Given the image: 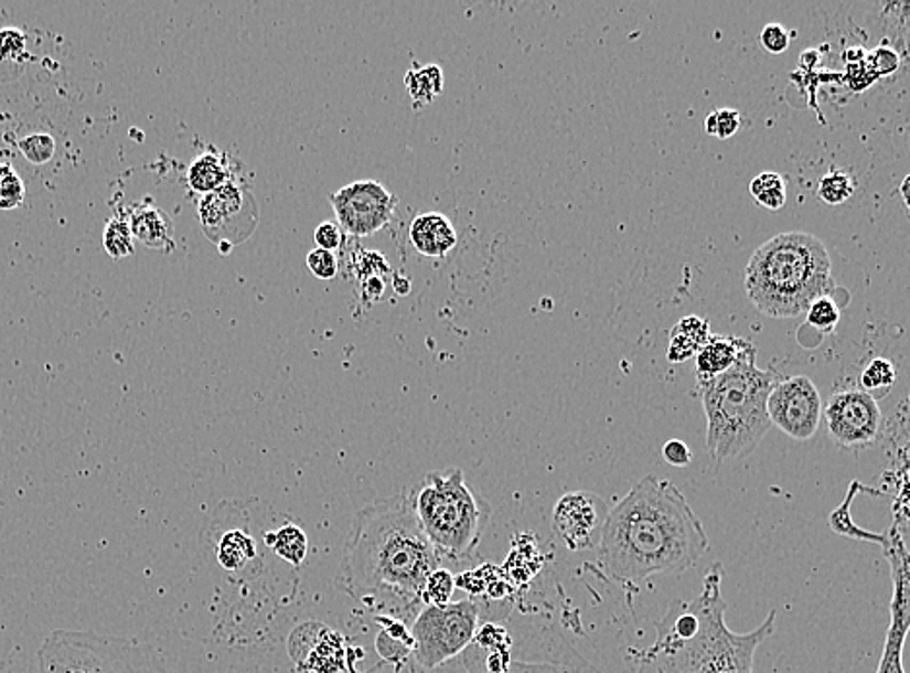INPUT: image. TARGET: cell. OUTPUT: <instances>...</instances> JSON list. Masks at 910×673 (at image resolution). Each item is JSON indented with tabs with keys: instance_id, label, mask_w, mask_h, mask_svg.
<instances>
[{
	"instance_id": "e0dca14e",
	"label": "cell",
	"mask_w": 910,
	"mask_h": 673,
	"mask_svg": "<svg viewBox=\"0 0 910 673\" xmlns=\"http://www.w3.org/2000/svg\"><path fill=\"white\" fill-rule=\"evenodd\" d=\"M130 232L135 241H140L148 249L171 250L175 247L173 241V224L170 216L163 210L156 209L152 204H137L130 209L129 217Z\"/></svg>"
},
{
	"instance_id": "d6986e66",
	"label": "cell",
	"mask_w": 910,
	"mask_h": 673,
	"mask_svg": "<svg viewBox=\"0 0 910 673\" xmlns=\"http://www.w3.org/2000/svg\"><path fill=\"white\" fill-rule=\"evenodd\" d=\"M710 338L709 321L702 317H684L676 322V327L670 332L668 361L670 363H684L692 360L707 344Z\"/></svg>"
},
{
	"instance_id": "ac0fdd59",
	"label": "cell",
	"mask_w": 910,
	"mask_h": 673,
	"mask_svg": "<svg viewBox=\"0 0 910 673\" xmlns=\"http://www.w3.org/2000/svg\"><path fill=\"white\" fill-rule=\"evenodd\" d=\"M375 623H379L381 631L375 639V650L379 654L383 664L400 665L406 664L414 652V639L410 634V626L404 621L387 618V616H375Z\"/></svg>"
},
{
	"instance_id": "9c48e42d",
	"label": "cell",
	"mask_w": 910,
	"mask_h": 673,
	"mask_svg": "<svg viewBox=\"0 0 910 673\" xmlns=\"http://www.w3.org/2000/svg\"><path fill=\"white\" fill-rule=\"evenodd\" d=\"M202 232L222 255H229L255 233L258 225V204L245 183L229 181L214 193L204 194L199 204Z\"/></svg>"
},
{
	"instance_id": "52a82bcc",
	"label": "cell",
	"mask_w": 910,
	"mask_h": 673,
	"mask_svg": "<svg viewBox=\"0 0 910 673\" xmlns=\"http://www.w3.org/2000/svg\"><path fill=\"white\" fill-rule=\"evenodd\" d=\"M38 673H170L148 642L94 631L58 629L38 650Z\"/></svg>"
},
{
	"instance_id": "60d3db41",
	"label": "cell",
	"mask_w": 910,
	"mask_h": 673,
	"mask_svg": "<svg viewBox=\"0 0 910 673\" xmlns=\"http://www.w3.org/2000/svg\"><path fill=\"white\" fill-rule=\"evenodd\" d=\"M410 281L403 278V276H398L395 280V291L398 296H408L410 293Z\"/></svg>"
},
{
	"instance_id": "d590c367",
	"label": "cell",
	"mask_w": 910,
	"mask_h": 673,
	"mask_svg": "<svg viewBox=\"0 0 910 673\" xmlns=\"http://www.w3.org/2000/svg\"><path fill=\"white\" fill-rule=\"evenodd\" d=\"M314 243H317V249L323 250H334L340 249L342 247V243H344V232H342V227L339 224H332V222H324V224L319 225L317 229H314Z\"/></svg>"
},
{
	"instance_id": "1f68e13d",
	"label": "cell",
	"mask_w": 910,
	"mask_h": 673,
	"mask_svg": "<svg viewBox=\"0 0 910 673\" xmlns=\"http://www.w3.org/2000/svg\"><path fill=\"white\" fill-rule=\"evenodd\" d=\"M741 127V115L730 107H720L717 111L709 113L705 119V132L709 137L718 140L732 138Z\"/></svg>"
},
{
	"instance_id": "6da1fadb",
	"label": "cell",
	"mask_w": 910,
	"mask_h": 673,
	"mask_svg": "<svg viewBox=\"0 0 910 673\" xmlns=\"http://www.w3.org/2000/svg\"><path fill=\"white\" fill-rule=\"evenodd\" d=\"M441 559L419 526L408 491L375 499L352 521L340 565L344 592L375 616L411 626L426 578Z\"/></svg>"
},
{
	"instance_id": "4dcf8cb0",
	"label": "cell",
	"mask_w": 910,
	"mask_h": 673,
	"mask_svg": "<svg viewBox=\"0 0 910 673\" xmlns=\"http://www.w3.org/2000/svg\"><path fill=\"white\" fill-rule=\"evenodd\" d=\"M18 148H20V152H22V156H24L25 160L30 161V163H33V165H43V163L53 160L55 150H57V142H55V138L51 137V135L33 132L30 137L22 138V140L18 142Z\"/></svg>"
},
{
	"instance_id": "ffe728a7",
	"label": "cell",
	"mask_w": 910,
	"mask_h": 673,
	"mask_svg": "<svg viewBox=\"0 0 910 673\" xmlns=\"http://www.w3.org/2000/svg\"><path fill=\"white\" fill-rule=\"evenodd\" d=\"M216 557L222 569L227 573H242L257 559V542L245 530H227L216 544Z\"/></svg>"
},
{
	"instance_id": "8fae6325",
	"label": "cell",
	"mask_w": 910,
	"mask_h": 673,
	"mask_svg": "<svg viewBox=\"0 0 910 673\" xmlns=\"http://www.w3.org/2000/svg\"><path fill=\"white\" fill-rule=\"evenodd\" d=\"M823 417L831 439L843 449L863 450L878 441L881 409L878 400L860 388L833 394Z\"/></svg>"
},
{
	"instance_id": "30bf717a",
	"label": "cell",
	"mask_w": 910,
	"mask_h": 673,
	"mask_svg": "<svg viewBox=\"0 0 910 673\" xmlns=\"http://www.w3.org/2000/svg\"><path fill=\"white\" fill-rule=\"evenodd\" d=\"M769 421L794 441H810L820 429L822 396L812 378L804 375L782 378L767 398Z\"/></svg>"
},
{
	"instance_id": "5bb4252c",
	"label": "cell",
	"mask_w": 910,
	"mask_h": 673,
	"mask_svg": "<svg viewBox=\"0 0 910 673\" xmlns=\"http://www.w3.org/2000/svg\"><path fill=\"white\" fill-rule=\"evenodd\" d=\"M288 654L298 673H340L346 670V639L321 621L299 623L288 639Z\"/></svg>"
},
{
	"instance_id": "5b68a950",
	"label": "cell",
	"mask_w": 910,
	"mask_h": 673,
	"mask_svg": "<svg viewBox=\"0 0 910 673\" xmlns=\"http://www.w3.org/2000/svg\"><path fill=\"white\" fill-rule=\"evenodd\" d=\"M777 383L779 375L759 370L756 361H743L699 383L707 419L705 449L715 462L748 457L758 449L771 429L767 398Z\"/></svg>"
},
{
	"instance_id": "d4e9b609",
	"label": "cell",
	"mask_w": 910,
	"mask_h": 673,
	"mask_svg": "<svg viewBox=\"0 0 910 673\" xmlns=\"http://www.w3.org/2000/svg\"><path fill=\"white\" fill-rule=\"evenodd\" d=\"M897 383V370L893 363L886 357H876L860 375V391L876 398L878 394L889 393V388Z\"/></svg>"
},
{
	"instance_id": "ab89813d",
	"label": "cell",
	"mask_w": 910,
	"mask_h": 673,
	"mask_svg": "<svg viewBox=\"0 0 910 673\" xmlns=\"http://www.w3.org/2000/svg\"><path fill=\"white\" fill-rule=\"evenodd\" d=\"M360 660H363V650L362 649H350V647H347V664H346L347 673H362V672H357V670H355V667H357V662H360ZM403 665L404 664L395 665V667H393V670H395V672H393V673L403 672Z\"/></svg>"
},
{
	"instance_id": "7a4b0ae2",
	"label": "cell",
	"mask_w": 910,
	"mask_h": 673,
	"mask_svg": "<svg viewBox=\"0 0 910 673\" xmlns=\"http://www.w3.org/2000/svg\"><path fill=\"white\" fill-rule=\"evenodd\" d=\"M709 536L684 493L670 480L645 476L610 509L598 544V565L623 585L654 575H682L709 552Z\"/></svg>"
},
{
	"instance_id": "83f0119b",
	"label": "cell",
	"mask_w": 910,
	"mask_h": 673,
	"mask_svg": "<svg viewBox=\"0 0 910 673\" xmlns=\"http://www.w3.org/2000/svg\"><path fill=\"white\" fill-rule=\"evenodd\" d=\"M454 590H457V578H454L451 570L437 567L426 578L421 600H424V606H447V603H451Z\"/></svg>"
},
{
	"instance_id": "484cf974",
	"label": "cell",
	"mask_w": 910,
	"mask_h": 673,
	"mask_svg": "<svg viewBox=\"0 0 910 673\" xmlns=\"http://www.w3.org/2000/svg\"><path fill=\"white\" fill-rule=\"evenodd\" d=\"M104 247L114 258L130 257L135 253V237L125 217H111L104 232Z\"/></svg>"
},
{
	"instance_id": "7402d4cb",
	"label": "cell",
	"mask_w": 910,
	"mask_h": 673,
	"mask_svg": "<svg viewBox=\"0 0 910 673\" xmlns=\"http://www.w3.org/2000/svg\"><path fill=\"white\" fill-rule=\"evenodd\" d=\"M265 545L272 552V554L282 559L283 563L291 565L293 569H299L307 559V552H309V540L301 526L298 524H282L280 528L268 530L265 532Z\"/></svg>"
},
{
	"instance_id": "7bdbcfd3",
	"label": "cell",
	"mask_w": 910,
	"mask_h": 673,
	"mask_svg": "<svg viewBox=\"0 0 910 673\" xmlns=\"http://www.w3.org/2000/svg\"><path fill=\"white\" fill-rule=\"evenodd\" d=\"M907 185H909V177H904V181H902L901 185L902 201H904V204L909 206V196H907V189H909V186Z\"/></svg>"
},
{
	"instance_id": "ba28073f",
	"label": "cell",
	"mask_w": 910,
	"mask_h": 673,
	"mask_svg": "<svg viewBox=\"0 0 910 673\" xmlns=\"http://www.w3.org/2000/svg\"><path fill=\"white\" fill-rule=\"evenodd\" d=\"M480 621V606L474 598L447 606H424L410 626L411 660L424 672L451 662L474 641Z\"/></svg>"
},
{
	"instance_id": "74e56055",
	"label": "cell",
	"mask_w": 910,
	"mask_h": 673,
	"mask_svg": "<svg viewBox=\"0 0 910 673\" xmlns=\"http://www.w3.org/2000/svg\"><path fill=\"white\" fill-rule=\"evenodd\" d=\"M662 458L674 468H687L693 462V452L684 441L672 439L662 447Z\"/></svg>"
},
{
	"instance_id": "603a6c76",
	"label": "cell",
	"mask_w": 910,
	"mask_h": 673,
	"mask_svg": "<svg viewBox=\"0 0 910 673\" xmlns=\"http://www.w3.org/2000/svg\"><path fill=\"white\" fill-rule=\"evenodd\" d=\"M404 82H406V89L410 94L414 107H421V105L431 104L443 92V71L439 65L419 66L416 63L414 68L406 73Z\"/></svg>"
},
{
	"instance_id": "7c38bea8",
	"label": "cell",
	"mask_w": 910,
	"mask_h": 673,
	"mask_svg": "<svg viewBox=\"0 0 910 673\" xmlns=\"http://www.w3.org/2000/svg\"><path fill=\"white\" fill-rule=\"evenodd\" d=\"M332 209L342 232L370 237L393 220L396 196L379 181H355L331 196Z\"/></svg>"
},
{
	"instance_id": "f1b7e54d",
	"label": "cell",
	"mask_w": 910,
	"mask_h": 673,
	"mask_svg": "<svg viewBox=\"0 0 910 673\" xmlns=\"http://www.w3.org/2000/svg\"><path fill=\"white\" fill-rule=\"evenodd\" d=\"M806 321L812 329L820 330L822 334H831L841 321V309L829 296L820 297L807 307Z\"/></svg>"
},
{
	"instance_id": "3957f363",
	"label": "cell",
	"mask_w": 910,
	"mask_h": 673,
	"mask_svg": "<svg viewBox=\"0 0 910 673\" xmlns=\"http://www.w3.org/2000/svg\"><path fill=\"white\" fill-rule=\"evenodd\" d=\"M722 578V565L713 563L703 578L702 594L670 606L656 621L653 647L633 650L636 673H753L756 650L773 634L777 611L756 631L734 633L726 626Z\"/></svg>"
},
{
	"instance_id": "8d00e7d4",
	"label": "cell",
	"mask_w": 910,
	"mask_h": 673,
	"mask_svg": "<svg viewBox=\"0 0 910 673\" xmlns=\"http://www.w3.org/2000/svg\"><path fill=\"white\" fill-rule=\"evenodd\" d=\"M25 51V35L17 28L0 30V58H17Z\"/></svg>"
},
{
	"instance_id": "4316f807",
	"label": "cell",
	"mask_w": 910,
	"mask_h": 673,
	"mask_svg": "<svg viewBox=\"0 0 910 673\" xmlns=\"http://www.w3.org/2000/svg\"><path fill=\"white\" fill-rule=\"evenodd\" d=\"M854 189L853 177L841 169H831L817 185V196L827 206H838L853 196Z\"/></svg>"
},
{
	"instance_id": "b9f144b4",
	"label": "cell",
	"mask_w": 910,
	"mask_h": 673,
	"mask_svg": "<svg viewBox=\"0 0 910 673\" xmlns=\"http://www.w3.org/2000/svg\"><path fill=\"white\" fill-rule=\"evenodd\" d=\"M400 673H426V672H424V670H421V667H419V665L416 664V662H414V660H411V658H410V660H408V662H406V664L403 665V672H400Z\"/></svg>"
},
{
	"instance_id": "2e32d148",
	"label": "cell",
	"mask_w": 910,
	"mask_h": 673,
	"mask_svg": "<svg viewBox=\"0 0 910 673\" xmlns=\"http://www.w3.org/2000/svg\"><path fill=\"white\" fill-rule=\"evenodd\" d=\"M410 241L419 255L441 258L454 249L459 237L449 217L439 212H427V214L414 217L410 225Z\"/></svg>"
},
{
	"instance_id": "9a60e30c",
	"label": "cell",
	"mask_w": 910,
	"mask_h": 673,
	"mask_svg": "<svg viewBox=\"0 0 910 673\" xmlns=\"http://www.w3.org/2000/svg\"><path fill=\"white\" fill-rule=\"evenodd\" d=\"M758 348L746 338L710 336L695 355L697 385L722 375L743 361H756Z\"/></svg>"
},
{
	"instance_id": "4fadbf2b",
	"label": "cell",
	"mask_w": 910,
	"mask_h": 673,
	"mask_svg": "<svg viewBox=\"0 0 910 673\" xmlns=\"http://www.w3.org/2000/svg\"><path fill=\"white\" fill-rule=\"evenodd\" d=\"M610 506L595 491H571L557 499L552 530L569 552L595 549L600 544Z\"/></svg>"
},
{
	"instance_id": "277c9868",
	"label": "cell",
	"mask_w": 910,
	"mask_h": 673,
	"mask_svg": "<svg viewBox=\"0 0 910 673\" xmlns=\"http://www.w3.org/2000/svg\"><path fill=\"white\" fill-rule=\"evenodd\" d=\"M829 250L804 232L779 233L746 266V293L759 313L794 319L831 289Z\"/></svg>"
},
{
	"instance_id": "44dd1931",
	"label": "cell",
	"mask_w": 910,
	"mask_h": 673,
	"mask_svg": "<svg viewBox=\"0 0 910 673\" xmlns=\"http://www.w3.org/2000/svg\"><path fill=\"white\" fill-rule=\"evenodd\" d=\"M186 181L194 193L210 194L218 191L220 186L226 185L229 181H234V173L227 163L226 156L202 153L201 158L189 168Z\"/></svg>"
},
{
	"instance_id": "836d02e7",
	"label": "cell",
	"mask_w": 910,
	"mask_h": 673,
	"mask_svg": "<svg viewBox=\"0 0 910 673\" xmlns=\"http://www.w3.org/2000/svg\"><path fill=\"white\" fill-rule=\"evenodd\" d=\"M761 45L771 55H781L790 47V33L784 25L767 24L761 32Z\"/></svg>"
},
{
	"instance_id": "cb8c5ba5",
	"label": "cell",
	"mask_w": 910,
	"mask_h": 673,
	"mask_svg": "<svg viewBox=\"0 0 910 673\" xmlns=\"http://www.w3.org/2000/svg\"><path fill=\"white\" fill-rule=\"evenodd\" d=\"M749 193L759 206L777 212L786 204V183L777 171H763L749 183Z\"/></svg>"
},
{
	"instance_id": "e575fe53",
	"label": "cell",
	"mask_w": 910,
	"mask_h": 673,
	"mask_svg": "<svg viewBox=\"0 0 910 673\" xmlns=\"http://www.w3.org/2000/svg\"><path fill=\"white\" fill-rule=\"evenodd\" d=\"M357 268H360V276H362L363 280L373 278V276L385 278V274H390V266H388L387 258L383 257L381 253H375V250H363L362 255H360Z\"/></svg>"
},
{
	"instance_id": "ee69618b",
	"label": "cell",
	"mask_w": 910,
	"mask_h": 673,
	"mask_svg": "<svg viewBox=\"0 0 910 673\" xmlns=\"http://www.w3.org/2000/svg\"><path fill=\"white\" fill-rule=\"evenodd\" d=\"M459 673H468V672H464V670H460V672H459Z\"/></svg>"
},
{
	"instance_id": "d6a6232c",
	"label": "cell",
	"mask_w": 910,
	"mask_h": 673,
	"mask_svg": "<svg viewBox=\"0 0 910 673\" xmlns=\"http://www.w3.org/2000/svg\"><path fill=\"white\" fill-rule=\"evenodd\" d=\"M307 268L319 280H332L339 274V258L331 250L313 249L307 255Z\"/></svg>"
},
{
	"instance_id": "f546056e",
	"label": "cell",
	"mask_w": 910,
	"mask_h": 673,
	"mask_svg": "<svg viewBox=\"0 0 910 673\" xmlns=\"http://www.w3.org/2000/svg\"><path fill=\"white\" fill-rule=\"evenodd\" d=\"M25 199V185L17 169L9 163H0V210H14L22 206Z\"/></svg>"
},
{
	"instance_id": "f35d334b",
	"label": "cell",
	"mask_w": 910,
	"mask_h": 673,
	"mask_svg": "<svg viewBox=\"0 0 910 673\" xmlns=\"http://www.w3.org/2000/svg\"><path fill=\"white\" fill-rule=\"evenodd\" d=\"M385 288H387V281H385V278H381V276H373V278L363 280V297L367 299L365 303L381 299V296L385 293Z\"/></svg>"
},
{
	"instance_id": "8992f818",
	"label": "cell",
	"mask_w": 910,
	"mask_h": 673,
	"mask_svg": "<svg viewBox=\"0 0 910 673\" xmlns=\"http://www.w3.org/2000/svg\"><path fill=\"white\" fill-rule=\"evenodd\" d=\"M411 506L441 563H467L482 542L492 506L468 488L460 468L436 470L410 491Z\"/></svg>"
}]
</instances>
